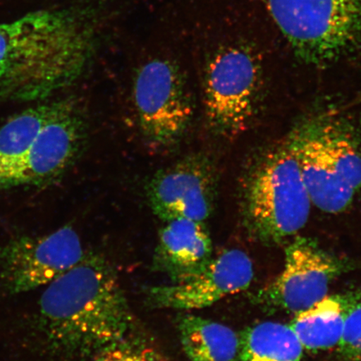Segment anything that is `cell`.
Returning <instances> with one entry per match:
<instances>
[{
	"label": "cell",
	"instance_id": "1",
	"mask_svg": "<svg viewBox=\"0 0 361 361\" xmlns=\"http://www.w3.org/2000/svg\"><path fill=\"white\" fill-rule=\"evenodd\" d=\"M135 2L73 0L0 23V100L42 102L74 84Z\"/></svg>",
	"mask_w": 361,
	"mask_h": 361
},
{
	"label": "cell",
	"instance_id": "2",
	"mask_svg": "<svg viewBox=\"0 0 361 361\" xmlns=\"http://www.w3.org/2000/svg\"><path fill=\"white\" fill-rule=\"evenodd\" d=\"M39 310L48 348L70 358L94 357L126 340L133 326L114 269L94 255L48 284Z\"/></svg>",
	"mask_w": 361,
	"mask_h": 361
},
{
	"label": "cell",
	"instance_id": "3",
	"mask_svg": "<svg viewBox=\"0 0 361 361\" xmlns=\"http://www.w3.org/2000/svg\"><path fill=\"white\" fill-rule=\"evenodd\" d=\"M149 34L151 49L133 72L135 111L144 139L169 148L186 135L195 106L183 63L169 49L173 30L164 13Z\"/></svg>",
	"mask_w": 361,
	"mask_h": 361
},
{
	"label": "cell",
	"instance_id": "4",
	"mask_svg": "<svg viewBox=\"0 0 361 361\" xmlns=\"http://www.w3.org/2000/svg\"><path fill=\"white\" fill-rule=\"evenodd\" d=\"M286 143L312 204L332 214L348 209L361 188V142L354 129L326 113L302 121Z\"/></svg>",
	"mask_w": 361,
	"mask_h": 361
},
{
	"label": "cell",
	"instance_id": "5",
	"mask_svg": "<svg viewBox=\"0 0 361 361\" xmlns=\"http://www.w3.org/2000/svg\"><path fill=\"white\" fill-rule=\"evenodd\" d=\"M240 202L248 233L266 245L282 243L305 227L312 202L286 142L262 153L246 169Z\"/></svg>",
	"mask_w": 361,
	"mask_h": 361
},
{
	"label": "cell",
	"instance_id": "6",
	"mask_svg": "<svg viewBox=\"0 0 361 361\" xmlns=\"http://www.w3.org/2000/svg\"><path fill=\"white\" fill-rule=\"evenodd\" d=\"M173 22L184 40L205 47L202 59L203 105L211 132L225 138L245 132L258 112L263 90L258 58L245 45L209 42Z\"/></svg>",
	"mask_w": 361,
	"mask_h": 361
},
{
	"label": "cell",
	"instance_id": "7",
	"mask_svg": "<svg viewBox=\"0 0 361 361\" xmlns=\"http://www.w3.org/2000/svg\"><path fill=\"white\" fill-rule=\"evenodd\" d=\"M295 56L324 66L361 54V0H261Z\"/></svg>",
	"mask_w": 361,
	"mask_h": 361
},
{
	"label": "cell",
	"instance_id": "8",
	"mask_svg": "<svg viewBox=\"0 0 361 361\" xmlns=\"http://www.w3.org/2000/svg\"><path fill=\"white\" fill-rule=\"evenodd\" d=\"M88 130L79 102L74 97L61 99L26 154L0 178V191L45 187L60 180L82 155Z\"/></svg>",
	"mask_w": 361,
	"mask_h": 361
},
{
	"label": "cell",
	"instance_id": "9",
	"mask_svg": "<svg viewBox=\"0 0 361 361\" xmlns=\"http://www.w3.org/2000/svg\"><path fill=\"white\" fill-rule=\"evenodd\" d=\"M78 232L66 225L42 237H21L0 248V278L11 293L47 286L83 259Z\"/></svg>",
	"mask_w": 361,
	"mask_h": 361
},
{
	"label": "cell",
	"instance_id": "10",
	"mask_svg": "<svg viewBox=\"0 0 361 361\" xmlns=\"http://www.w3.org/2000/svg\"><path fill=\"white\" fill-rule=\"evenodd\" d=\"M218 188L211 158L192 153L156 171L145 184L149 207L164 222L176 219L204 221L213 212Z\"/></svg>",
	"mask_w": 361,
	"mask_h": 361
},
{
	"label": "cell",
	"instance_id": "11",
	"mask_svg": "<svg viewBox=\"0 0 361 361\" xmlns=\"http://www.w3.org/2000/svg\"><path fill=\"white\" fill-rule=\"evenodd\" d=\"M283 269L261 290L257 299L269 308L297 314L327 296L329 286L340 276L342 262L311 239L297 237L286 250Z\"/></svg>",
	"mask_w": 361,
	"mask_h": 361
},
{
	"label": "cell",
	"instance_id": "12",
	"mask_svg": "<svg viewBox=\"0 0 361 361\" xmlns=\"http://www.w3.org/2000/svg\"><path fill=\"white\" fill-rule=\"evenodd\" d=\"M254 278L252 261L240 250H226L212 258L200 272L178 282L155 286L147 292L156 308L195 310L245 290Z\"/></svg>",
	"mask_w": 361,
	"mask_h": 361
},
{
	"label": "cell",
	"instance_id": "13",
	"mask_svg": "<svg viewBox=\"0 0 361 361\" xmlns=\"http://www.w3.org/2000/svg\"><path fill=\"white\" fill-rule=\"evenodd\" d=\"M212 255L213 246L204 223L171 220L160 230L153 264L171 282H178L200 272L213 258Z\"/></svg>",
	"mask_w": 361,
	"mask_h": 361
},
{
	"label": "cell",
	"instance_id": "14",
	"mask_svg": "<svg viewBox=\"0 0 361 361\" xmlns=\"http://www.w3.org/2000/svg\"><path fill=\"white\" fill-rule=\"evenodd\" d=\"M183 348L191 361H233L238 350V335L223 324L195 315L178 322Z\"/></svg>",
	"mask_w": 361,
	"mask_h": 361
},
{
	"label": "cell",
	"instance_id": "15",
	"mask_svg": "<svg viewBox=\"0 0 361 361\" xmlns=\"http://www.w3.org/2000/svg\"><path fill=\"white\" fill-rule=\"evenodd\" d=\"M238 340L237 361H303V346L287 324H252L238 336Z\"/></svg>",
	"mask_w": 361,
	"mask_h": 361
},
{
	"label": "cell",
	"instance_id": "16",
	"mask_svg": "<svg viewBox=\"0 0 361 361\" xmlns=\"http://www.w3.org/2000/svg\"><path fill=\"white\" fill-rule=\"evenodd\" d=\"M344 322L341 295H327L310 308L295 314L290 326L304 350L322 351L338 346Z\"/></svg>",
	"mask_w": 361,
	"mask_h": 361
},
{
	"label": "cell",
	"instance_id": "17",
	"mask_svg": "<svg viewBox=\"0 0 361 361\" xmlns=\"http://www.w3.org/2000/svg\"><path fill=\"white\" fill-rule=\"evenodd\" d=\"M60 102L39 103L13 116L0 128V178L26 154Z\"/></svg>",
	"mask_w": 361,
	"mask_h": 361
},
{
	"label": "cell",
	"instance_id": "18",
	"mask_svg": "<svg viewBox=\"0 0 361 361\" xmlns=\"http://www.w3.org/2000/svg\"><path fill=\"white\" fill-rule=\"evenodd\" d=\"M92 359V361H165L150 347L128 338L108 347Z\"/></svg>",
	"mask_w": 361,
	"mask_h": 361
},
{
	"label": "cell",
	"instance_id": "19",
	"mask_svg": "<svg viewBox=\"0 0 361 361\" xmlns=\"http://www.w3.org/2000/svg\"><path fill=\"white\" fill-rule=\"evenodd\" d=\"M343 357L350 361H361V336Z\"/></svg>",
	"mask_w": 361,
	"mask_h": 361
}]
</instances>
